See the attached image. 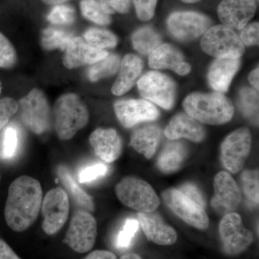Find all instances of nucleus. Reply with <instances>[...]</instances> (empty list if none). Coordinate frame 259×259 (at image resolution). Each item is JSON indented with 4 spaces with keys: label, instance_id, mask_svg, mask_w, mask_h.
<instances>
[{
    "label": "nucleus",
    "instance_id": "39448f33",
    "mask_svg": "<svg viewBox=\"0 0 259 259\" xmlns=\"http://www.w3.org/2000/svg\"><path fill=\"white\" fill-rule=\"evenodd\" d=\"M19 117L22 123L33 134L41 135L51 125V109L45 94L32 89L18 102Z\"/></svg>",
    "mask_w": 259,
    "mask_h": 259
},
{
    "label": "nucleus",
    "instance_id": "a19ab883",
    "mask_svg": "<svg viewBox=\"0 0 259 259\" xmlns=\"http://www.w3.org/2000/svg\"><path fill=\"white\" fill-rule=\"evenodd\" d=\"M102 8L108 15L116 13L125 14L131 8V0H99Z\"/></svg>",
    "mask_w": 259,
    "mask_h": 259
},
{
    "label": "nucleus",
    "instance_id": "1a4fd4ad",
    "mask_svg": "<svg viewBox=\"0 0 259 259\" xmlns=\"http://www.w3.org/2000/svg\"><path fill=\"white\" fill-rule=\"evenodd\" d=\"M42 228L49 236L56 235L64 227L69 215V199L66 191L56 187L47 192L41 204Z\"/></svg>",
    "mask_w": 259,
    "mask_h": 259
},
{
    "label": "nucleus",
    "instance_id": "72a5a7b5",
    "mask_svg": "<svg viewBox=\"0 0 259 259\" xmlns=\"http://www.w3.org/2000/svg\"><path fill=\"white\" fill-rule=\"evenodd\" d=\"M19 133L14 125H10L5 128L2 141L0 156L5 160L13 158L18 151L19 146Z\"/></svg>",
    "mask_w": 259,
    "mask_h": 259
},
{
    "label": "nucleus",
    "instance_id": "0eeeda50",
    "mask_svg": "<svg viewBox=\"0 0 259 259\" xmlns=\"http://www.w3.org/2000/svg\"><path fill=\"white\" fill-rule=\"evenodd\" d=\"M97 236V225L91 212L78 209L71 218L64 243L75 252L84 253L93 249Z\"/></svg>",
    "mask_w": 259,
    "mask_h": 259
},
{
    "label": "nucleus",
    "instance_id": "dca6fc26",
    "mask_svg": "<svg viewBox=\"0 0 259 259\" xmlns=\"http://www.w3.org/2000/svg\"><path fill=\"white\" fill-rule=\"evenodd\" d=\"M255 0H223L218 8V15L223 25L241 30L254 16Z\"/></svg>",
    "mask_w": 259,
    "mask_h": 259
},
{
    "label": "nucleus",
    "instance_id": "423d86ee",
    "mask_svg": "<svg viewBox=\"0 0 259 259\" xmlns=\"http://www.w3.org/2000/svg\"><path fill=\"white\" fill-rule=\"evenodd\" d=\"M201 47L206 54L217 59H240L245 52L240 37L223 25L209 28L202 37Z\"/></svg>",
    "mask_w": 259,
    "mask_h": 259
},
{
    "label": "nucleus",
    "instance_id": "8fccbe9b",
    "mask_svg": "<svg viewBox=\"0 0 259 259\" xmlns=\"http://www.w3.org/2000/svg\"><path fill=\"white\" fill-rule=\"evenodd\" d=\"M182 1L186 3H198L200 0H182Z\"/></svg>",
    "mask_w": 259,
    "mask_h": 259
},
{
    "label": "nucleus",
    "instance_id": "a878e982",
    "mask_svg": "<svg viewBox=\"0 0 259 259\" xmlns=\"http://www.w3.org/2000/svg\"><path fill=\"white\" fill-rule=\"evenodd\" d=\"M187 151L181 143H169L165 146L158 158V168L164 173L175 172L182 166Z\"/></svg>",
    "mask_w": 259,
    "mask_h": 259
},
{
    "label": "nucleus",
    "instance_id": "e433bc0d",
    "mask_svg": "<svg viewBox=\"0 0 259 259\" xmlns=\"http://www.w3.org/2000/svg\"><path fill=\"white\" fill-rule=\"evenodd\" d=\"M51 23L57 25H69L76 20L75 10L69 5H56L47 16Z\"/></svg>",
    "mask_w": 259,
    "mask_h": 259
},
{
    "label": "nucleus",
    "instance_id": "5701e85b",
    "mask_svg": "<svg viewBox=\"0 0 259 259\" xmlns=\"http://www.w3.org/2000/svg\"><path fill=\"white\" fill-rule=\"evenodd\" d=\"M239 66V59H216L209 69L208 80L211 88L216 93H226Z\"/></svg>",
    "mask_w": 259,
    "mask_h": 259
},
{
    "label": "nucleus",
    "instance_id": "6ab92c4d",
    "mask_svg": "<svg viewBox=\"0 0 259 259\" xmlns=\"http://www.w3.org/2000/svg\"><path fill=\"white\" fill-rule=\"evenodd\" d=\"M89 140L97 156L107 163L115 161L122 153V139L115 129L97 128Z\"/></svg>",
    "mask_w": 259,
    "mask_h": 259
},
{
    "label": "nucleus",
    "instance_id": "bb28decb",
    "mask_svg": "<svg viewBox=\"0 0 259 259\" xmlns=\"http://www.w3.org/2000/svg\"><path fill=\"white\" fill-rule=\"evenodd\" d=\"M133 45L136 51L144 55H150L161 45V37L150 27L138 29L132 37Z\"/></svg>",
    "mask_w": 259,
    "mask_h": 259
},
{
    "label": "nucleus",
    "instance_id": "c03bdc74",
    "mask_svg": "<svg viewBox=\"0 0 259 259\" xmlns=\"http://www.w3.org/2000/svg\"><path fill=\"white\" fill-rule=\"evenodd\" d=\"M0 259H21L4 240L0 238Z\"/></svg>",
    "mask_w": 259,
    "mask_h": 259
},
{
    "label": "nucleus",
    "instance_id": "7ed1b4c3",
    "mask_svg": "<svg viewBox=\"0 0 259 259\" xmlns=\"http://www.w3.org/2000/svg\"><path fill=\"white\" fill-rule=\"evenodd\" d=\"M54 127L58 137L62 141L72 139L89 122V111L80 97L67 93L58 98L53 110Z\"/></svg>",
    "mask_w": 259,
    "mask_h": 259
},
{
    "label": "nucleus",
    "instance_id": "09e8293b",
    "mask_svg": "<svg viewBox=\"0 0 259 259\" xmlns=\"http://www.w3.org/2000/svg\"><path fill=\"white\" fill-rule=\"evenodd\" d=\"M120 259H142L140 255L136 254V253H127L122 255Z\"/></svg>",
    "mask_w": 259,
    "mask_h": 259
},
{
    "label": "nucleus",
    "instance_id": "c9c22d12",
    "mask_svg": "<svg viewBox=\"0 0 259 259\" xmlns=\"http://www.w3.org/2000/svg\"><path fill=\"white\" fill-rule=\"evenodd\" d=\"M108 166L103 163H95L80 168L77 180L80 184H90L106 176Z\"/></svg>",
    "mask_w": 259,
    "mask_h": 259
},
{
    "label": "nucleus",
    "instance_id": "f704fd0d",
    "mask_svg": "<svg viewBox=\"0 0 259 259\" xmlns=\"http://www.w3.org/2000/svg\"><path fill=\"white\" fill-rule=\"evenodd\" d=\"M139 222L134 218H127L115 238V245L118 249L125 250L132 244L139 229Z\"/></svg>",
    "mask_w": 259,
    "mask_h": 259
},
{
    "label": "nucleus",
    "instance_id": "ddd939ff",
    "mask_svg": "<svg viewBox=\"0 0 259 259\" xmlns=\"http://www.w3.org/2000/svg\"><path fill=\"white\" fill-rule=\"evenodd\" d=\"M211 20L196 12H175L168 17L167 26L173 36L180 40H192L204 35Z\"/></svg>",
    "mask_w": 259,
    "mask_h": 259
},
{
    "label": "nucleus",
    "instance_id": "393cba45",
    "mask_svg": "<svg viewBox=\"0 0 259 259\" xmlns=\"http://www.w3.org/2000/svg\"><path fill=\"white\" fill-rule=\"evenodd\" d=\"M57 175L61 184L66 189V193L69 194L75 204L81 208L80 209L93 212L95 203L93 197L80 187L69 168L65 165H60L58 167Z\"/></svg>",
    "mask_w": 259,
    "mask_h": 259
},
{
    "label": "nucleus",
    "instance_id": "2f4dec72",
    "mask_svg": "<svg viewBox=\"0 0 259 259\" xmlns=\"http://www.w3.org/2000/svg\"><path fill=\"white\" fill-rule=\"evenodd\" d=\"M80 10L85 18L97 25H107L111 23L110 15L105 13L97 0H81Z\"/></svg>",
    "mask_w": 259,
    "mask_h": 259
},
{
    "label": "nucleus",
    "instance_id": "79ce46f5",
    "mask_svg": "<svg viewBox=\"0 0 259 259\" xmlns=\"http://www.w3.org/2000/svg\"><path fill=\"white\" fill-rule=\"evenodd\" d=\"M258 23L247 24L241 29L240 39L243 45L247 47L258 45Z\"/></svg>",
    "mask_w": 259,
    "mask_h": 259
},
{
    "label": "nucleus",
    "instance_id": "c756f323",
    "mask_svg": "<svg viewBox=\"0 0 259 259\" xmlns=\"http://www.w3.org/2000/svg\"><path fill=\"white\" fill-rule=\"evenodd\" d=\"M83 39L89 45L101 50L112 49L117 44V38L115 34L103 29H89L83 34Z\"/></svg>",
    "mask_w": 259,
    "mask_h": 259
},
{
    "label": "nucleus",
    "instance_id": "a18cd8bd",
    "mask_svg": "<svg viewBox=\"0 0 259 259\" xmlns=\"http://www.w3.org/2000/svg\"><path fill=\"white\" fill-rule=\"evenodd\" d=\"M83 259H117V257L108 250H97L92 252Z\"/></svg>",
    "mask_w": 259,
    "mask_h": 259
},
{
    "label": "nucleus",
    "instance_id": "9b49d317",
    "mask_svg": "<svg viewBox=\"0 0 259 259\" xmlns=\"http://www.w3.org/2000/svg\"><path fill=\"white\" fill-rule=\"evenodd\" d=\"M141 96L149 102L170 110L174 105L175 84L171 78L158 71H149L138 81Z\"/></svg>",
    "mask_w": 259,
    "mask_h": 259
},
{
    "label": "nucleus",
    "instance_id": "4be33fe9",
    "mask_svg": "<svg viewBox=\"0 0 259 259\" xmlns=\"http://www.w3.org/2000/svg\"><path fill=\"white\" fill-rule=\"evenodd\" d=\"M142 69V61L137 56L129 54L124 56L120 61L118 76L112 87V93L121 96L129 92L141 76Z\"/></svg>",
    "mask_w": 259,
    "mask_h": 259
},
{
    "label": "nucleus",
    "instance_id": "4468645a",
    "mask_svg": "<svg viewBox=\"0 0 259 259\" xmlns=\"http://www.w3.org/2000/svg\"><path fill=\"white\" fill-rule=\"evenodd\" d=\"M114 109L119 122L126 128L156 120L159 116L157 108L148 100H119L114 105Z\"/></svg>",
    "mask_w": 259,
    "mask_h": 259
},
{
    "label": "nucleus",
    "instance_id": "f03ea898",
    "mask_svg": "<svg viewBox=\"0 0 259 259\" xmlns=\"http://www.w3.org/2000/svg\"><path fill=\"white\" fill-rule=\"evenodd\" d=\"M183 107L187 115L201 123L219 125L229 122L234 115V106L221 93H193L186 97Z\"/></svg>",
    "mask_w": 259,
    "mask_h": 259
},
{
    "label": "nucleus",
    "instance_id": "aec40b11",
    "mask_svg": "<svg viewBox=\"0 0 259 259\" xmlns=\"http://www.w3.org/2000/svg\"><path fill=\"white\" fill-rule=\"evenodd\" d=\"M148 64L151 69H171L181 76L190 72V65L184 61L180 51L169 44H163L149 55Z\"/></svg>",
    "mask_w": 259,
    "mask_h": 259
},
{
    "label": "nucleus",
    "instance_id": "9d476101",
    "mask_svg": "<svg viewBox=\"0 0 259 259\" xmlns=\"http://www.w3.org/2000/svg\"><path fill=\"white\" fill-rule=\"evenodd\" d=\"M219 233L223 251L227 255L243 253L253 241V233L243 226L241 216L236 212L223 216L220 222Z\"/></svg>",
    "mask_w": 259,
    "mask_h": 259
},
{
    "label": "nucleus",
    "instance_id": "ea45409f",
    "mask_svg": "<svg viewBox=\"0 0 259 259\" xmlns=\"http://www.w3.org/2000/svg\"><path fill=\"white\" fill-rule=\"evenodd\" d=\"M158 0H134L138 18L143 21H148L155 14Z\"/></svg>",
    "mask_w": 259,
    "mask_h": 259
},
{
    "label": "nucleus",
    "instance_id": "2eb2a0df",
    "mask_svg": "<svg viewBox=\"0 0 259 259\" xmlns=\"http://www.w3.org/2000/svg\"><path fill=\"white\" fill-rule=\"evenodd\" d=\"M214 193L211 206L216 212L226 214L233 212L241 202L239 187L233 177L226 171H221L214 180Z\"/></svg>",
    "mask_w": 259,
    "mask_h": 259
},
{
    "label": "nucleus",
    "instance_id": "a211bd4d",
    "mask_svg": "<svg viewBox=\"0 0 259 259\" xmlns=\"http://www.w3.org/2000/svg\"><path fill=\"white\" fill-rule=\"evenodd\" d=\"M138 218L148 241L160 245H170L176 243V231L166 224L157 212H139Z\"/></svg>",
    "mask_w": 259,
    "mask_h": 259
},
{
    "label": "nucleus",
    "instance_id": "c85d7f7f",
    "mask_svg": "<svg viewBox=\"0 0 259 259\" xmlns=\"http://www.w3.org/2000/svg\"><path fill=\"white\" fill-rule=\"evenodd\" d=\"M73 36L72 34L60 29L49 28L42 30L40 44L47 51L60 49L64 51Z\"/></svg>",
    "mask_w": 259,
    "mask_h": 259
},
{
    "label": "nucleus",
    "instance_id": "49530a36",
    "mask_svg": "<svg viewBox=\"0 0 259 259\" xmlns=\"http://www.w3.org/2000/svg\"><path fill=\"white\" fill-rule=\"evenodd\" d=\"M258 76H259V69L258 67L256 69L253 70L250 73L249 76H248V80H249L250 83L253 85V88L256 91H258Z\"/></svg>",
    "mask_w": 259,
    "mask_h": 259
},
{
    "label": "nucleus",
    "instance_id": "7c9ffc66",
    "mask_svg": "<svg viewBox=\"0 0 259 259\" xmlns=\"http://www.w3.org/2000/svg\"><path fill=\"white\" fill-rule=\"evenodd\" d=\"M240 107L243 115L253 122L258 123V94L255 89L244 88L240 92Z\"/></svg>",
    "mask_w": 259,
    "mask_h": 259
},
{
    "label": "nucleus",
    "instance_id": "473e14b6",
    "mask_svg": "<svg viewBox=\"0 0 259 259\" xmlns=\"http://www.w3.org/2000/svg\"><path fill=\"white\" fill-rule=\"evenodd\" d=\"M258 170H246L242 173L241 182L243 192L249 202L255 206L258 204Z\"/></svg>",
    "mask_w": 259,
    "mask_h": 259
},
{
    "label": "nucleus",
    "instance_id": "de8ad7c7",
    "mask_svg": "<svg viewBox=\"0 0 259 259\" xmlns=\"http://www.w3.org/2000/svg\"><path fill=\"white\" fill-rule=\"evenodd\" d=\"M42 1L47 5H58L66 3V2L69 1V0H42Z\"/></svg>",
    "mask_w": 259,
    "mask_h": 259
},
{
    "label": "nucleus",
    "instance_id": "37998d69",
    "mask_svg": "<svg viewBox=\"0 0 259 259\" xmlns=\"http://www.w3.org/2000/svg\"><path fill=\"white\" fill-rule=\"evenodd\" d=\"M179 190L182 194H185L196 203L198 204L201 207H205V200H204L202 192L199 190L198 187L192 183H186L182 185Z\"/></svg>",
    "mask_w": 259,
    "mask_h": 259
},
{
    "label": "nucleus",
    "instance_id": "f3484780",
    "mask_svg": "<svg viewBox=\"0 0 259 259\" xmlns=\"http://www.w3.org/2000/svg\"><path fill=\"white\" fill-rule=\"evenodd\" d=\"M108 54L105 50L89 45L83 37H73L64 50L63 64L67 69H76L95 64L105 59Z\"/></svg>",
    "mask_w": 259,
    "mask_h": 259
},
{
    "label": "nucleus",
    "instance_id": "f257e3e1",
    "mask_svg": "<svg viewBox=\"0 0 259 259\" xmlns=\"http://www.w3.org/2000/svg\"><path fill=\"white\" fill-rule=\"evenodd\" d=\"M42 202L40 182L29 176H21L12 182L5 207V218L10 229L26 231L38 217Z\"/></svg>",
    "mask_w": 259,
    "mask_h": 259
},
{
    "label": "nucleus",
    "instance_id": "3c124183",
    "mask_svg": "<svg viewBox=\"0 0 259 259\" xmlns=\"http://www.w3.org/2000/svg\"><path fill=\"white\" fill-rule=\"evenodd\" d=\"M0 180H1V175H0Z\"/></svg>",
    "mask_w": 259,
    "mask_h": 259
},
{
    "label": "nucleus",
    "instance_id": "58836bf2",
    "mask_svg": "<svg viewBox=\"0 0 259 259\" xmlns=\"http://www.w3.org/2000/svg\"><path fill=\"white\" fill-rule=\"evenodd\" d=\"M18 110V102L11 97L0 100V130L8 125L11 117Z\"/></svg>",
    "mask_w": 259,
    "mask_h": 259
},
{
    "label": "nucleus",
    "instance_id": "412c9836",
    "mask_svg": "<svg viewBox=\"0 0 259 259\" xmlns=\"http://www.w3.org/2000/svg\"><path fill=\"white\" fill-rule=\"evenodd\" d=\"M164 134L170 140L186 139L199 143L203 141L205 131L199 121L187 113H180L171 119L165 129Z\"/></svg>",
    "mask_w": 259,
    "mask_h": 259
},
{
    "label": "nucleus",
    "instance_id": "20e7f679",
    "mask_svg": "<svg viewBox=\"0 0 259 259\" xmlns=\"http://www.w3.org/2000/svg\"><path fill=\"white\" fill-rule=\"evenodd\" d=\"M117 198L127 207L139 212H154L160 199L153 187L136 177H126L115 186Z\"/></svg>",
    "mask_w": 259,
    "mask_h": 259
},
{
    "label": "nucleus",
    "instance_id": "b1692460",
    "mask_svg": "<svg viewBox=\"0 0 259 259\" xmlns=\"http://www.w3.org/2000/svg\"><path fill=\"white\" fill-rule=\"evenodd\" d=\"M161 140V129L157 125L150 124L134 131L131 139V146L135 151L149 159L154 156Z\"/></svg>",
    "mask_w": 259,
    "mask_h": 259
},
{
    "label": "nucleus",
    "instance_id": "4c0bfd02",
    "mask_svg": "<svg viewBox=\"0 0 259 259\" xmlns=\"http://www.w3.org/2000/svg\"><path fill=\"white\" fill-rule=\"evenodd\" d=\"M18 56L13 44L0 32V68L10 69L16 64Z\"/></svg>",
    "mask_w": 259,
    "mask_h": 259
},
{
    "label": "nucleus",
    "instance_id": "cd10ccee",
    "mask_svg": "<svg viewBox=\"0 0 259 259\" xmlns=\"http://www.w3.org/2000/svg\"><path fill=\"white\" fill-rule=\"evenodd\" d=\"M120 59L116 54H108L107 57L93 65L88 70V76L91 81L115 74L120 68Z\"/></svg>",
    "mask_w": 259,
    "mask_h": 259
},
{
    "label": "nucleus",
    "instance_id": "6e6552de",
    "mask_svg": "<svg viewBox=\"0 0 259 259\" xmlns=\"http://www.w3.org/2000/svg\"><path fill=\"white\" fill-rule=\"evenodd\" d=\"M251 146V134L247 127L237 129L227 136L221 148V159L224 168L233 174L241 171L249 157Z\"/></svg>",
    "mask_w": 259,
    "mask_h": 259
},
{
    "label": "nucleus",
    "instance_id": "f8f14e48",
    "mask_svg": "<svg viewBox=\"0 0 259 259\" xmlns=\"http://www.w3.org/2000/svg\"><path fill=\"white\" fill-rule=\"evenodd\" d=\"M165 204L187 224L205 230L208 228V215L204 207L182 194L178 189H168L162 193Z\"/></svg>",
    "mask_w": 259,
    "mask_h": 259
}]
</instances>
